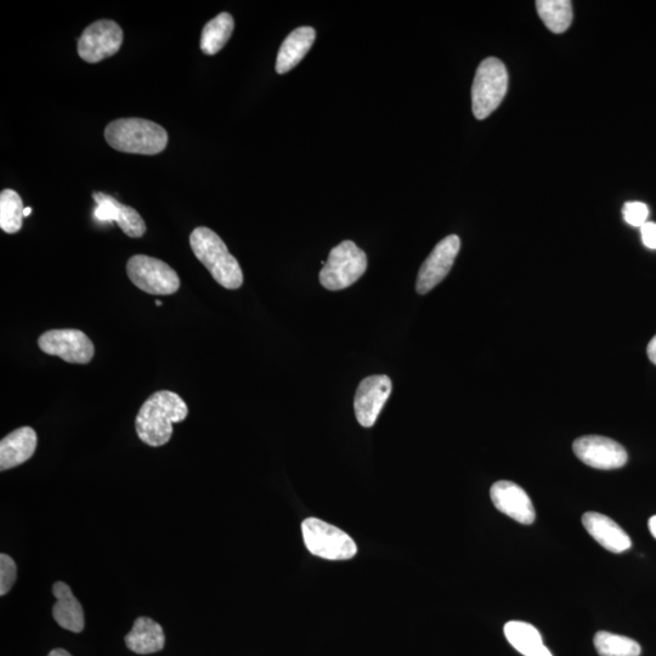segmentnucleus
Here are the masks:
<instances>
[{"mask_svg":"<svg viewBox=\"0 0 656 656\" xmlns=\"http://www.w3.org/2000/svg\"><path fill=\"white\" fill-rule=\"evenodd\" d=\"M188 415V405L178 394L161 390L141 406L135 418V429L143 443L158 448L171 440L173 424L183 422Z\"/></svg>","mask_w":656,"mask_h":656,"instance_id":"nucleus-1","label":"nucleus"},{"mask_svg":"<svg viewBox=\"0 0 656 656\" xmlns=\"http://www.w3.org/2000/svg\"><path fill=\"white\" fill-rule=\"evenodd\" d=\"M105 139L112 149L124 154L158 155L168 145L167 130L143 118H121L105 129Z\"/></svg>","mask_w":656,"mask_h":656,"instance_id":"nucleus-2","label":"nucleus"},{"mask_svg":"<svg viewBox=\"0 0 656 656\" xmlns=\"http://www.w3.org/2000/svg\"><path fill=\"white\" fill-rule=\"evenodd\" d=\"M190 246L197 259L205 265L213 279L228 290L243 285V273L237 259L213 230L201 226L192 231Z\"/></svg>","mask_w":656,"mask_h":656,"instance_id":"nucleus-3","label":"nucleus"},{"mask_svg":"<svg viewBox=\"0 0 656 656\" xmlns=\"http://www.w3.org/2000/svg\"><path fill=\"white\" fill-rule=\"evenodd\" d=\"M508 73L499 59L488 58L479 65L472 87V110L477 120L488 118L505 99Z\"/></svg>","mask_w":656,"mask_h":656,"instance_id":"nucleus-4","label":"nucleus"},{"mask_svg":"<svg viewBox=\"0 0 656 656\" xmlns=\"http://www.w3.org/2000/svg\"><path fill=\"white\" fill-rule=\"evenodd\" d=\"M305 547L316 557L328 561H347L358 553L355 541L343 530L318 518L305 519L302 524Z\"/></svg>","mask_w":656,"mask_h":656,"instance_id":"nucleus-5","label":"nucleus"},{"mask_svg":"<svg viewBox=\"0 0 656 656\" xmlns=\"http://www.w3.org/2000/svg\"><path fill=\"white\" fill-rule=\"evenodd\" d=\"M367 269V256L353 241H343L333 248L320 271L321 285L341 291L355 284Z\"/></svg>","mask_w":656,"mask_h":656,"instance_id":"nucleus-6","label":"nucleus"},{"mask_svg":"<svg viewBox=\"0 0 656 656\" xmlns=\"http://www.w3.org/2000/svg\"><path fill=\"white\" fill-rule=\"evenodd\" d=\"M127 274L139 290L154 296H169L179 291L177 271L162 260L138 254L128 260Z\"/></svg>","mask_w":656,"mask_h":656,"instance_id":"nucleus-7","label":"nucleus"},{"mask_svg":"<svg viewBox=\"0 0 656 656\" xmlns=\"http://www.w3.org/2000/svg\"><path fill=\"white\" fill-rule=\"evenodd\" d=\"M123 44V31L117 22L99 20L89 25L78 39V55L88 64H98L118 53Z\"/></svg>","mask_w":656,"mask_h":656,"instance_id":"nucleus-8","label":"nucleus"},{"mask_svg":"<svg viewBox=\"0 0 656 656\" xmlns=\"http://www.w3.org/2000/svg\"><path fill=\"white\" fill-rule=\"evenodd\" d=\"M42 352L65 360L70 364H89L95 348L86 333L79 330H50L38 338Z\"/></svg>","mask_w":656,"mask_h":656,"instance_id":"nucleus-9","label":"nucleus"},{"mask_svg":"<svg viewBox=\"0 0 656 656\" xmlns=\"http://www.w3.org/2000/svg\"><path fill=\"white\" fill-rule=\"evenodd\" d=\"M573 450L585 465L603 471L624 467L629 458L624 446L616 443L615 440L598 435H587L576 439Z\"/></svg>","mask_w":656,"mask_h":656,"instance_id":"nucleus-10","label":"nucleus"},{"mask_svg":"<svg viewBox=\"0 0 656 656\" xmlns=\"http://www.w3.org/2000/svg\"><path fill=\"white\" fill-rule=\"evenodd\" d=\"M461 240L456 235H450L441 240L429 257L424 260L418 273L416 290L420 294L431 292L450 273L458 252Z\"/></svg>","mask_w":656,"mask_h":656,"instance_id":"nucleus-11","label":"nucleus"},{"mask_svg":"<svg viewBox=\"0 0 656 656\" xmlns=\"http://www.w3.org/2000/svg\"><path fill=\"white\" fill-rule=\"evenodd\" d=\"M392 381L386 375L365 378L356 390L354 409L356 420L365 428H371L392 393Z\"/></svg>","mask_w":656,"mask_h":656,"instance_id":"nucleus-12","label":"nucleus"},{"mask_svg":"<svg viewBox=\"0 0 656 656\" xmlns=\"http://www.w3.org/2000/svg\"><path fill=\"white\" fill-rule=\"evenodd\" d=\"M490 497L497 510L520 524H533L536 514L533 502L519 485L501 480L491 486Z\"/></svg>","mask_w":656,"mask_h":656,"instance_id":"nucleus-13","label":"nucleus"},{"mask_svg":"<svg viewBox=\"0 0 656 656\" xmlns=\"http://www.w3.org/2000/svg\"><path fill=\"white\" fill-rule=\"evenodd\" d=\"M93 199L98 205L94 211L95 219L100 222H116L123 233L132 239L144 236L146 224L133 207L123 205L115 197L104 194V192H94Z\"/></svg>","mask_w":656,"mask_h":656,"instance_id":"nucleus-14","label":"nucleus"},{"mask_svg":"<svg viewBox=\"0 0 656 656\" xmlns=\"http://www.w3.org/2000/svg\"><path fill=\"white\" fill-rule=\"evenodd\" d=\"M582 524L587 533L609 552L622 553L632 547V541L626 531L604 514L587 512L582 517Z\"/></svg>","mask_w":656,"mask_h":656,"instance_id":"nucleus-15","label":"nucleus"},{"mask_svg":"<svg viewBox=\"0 0 656 656\" xmlns=\"http://www.w3.org/2000/svg\"><path fill=\"white\" fill-rule=\"evenodd\" d=\"M37 433L31 427H22L0 441V471H9L30 460L37 449Z\"/></svg>","mask_w":656,"mask_h":656,"instance_id":"nucleus-16","label":"nucleus"},{"mask_svg":"<svg viewBox=\"0 0 656 656\" xmlns=\"http://www.w3.org/2000/svg\"><path fill=\"white\" fill-rule=\"evenodd\" d=\"M316 32L313 27L303 26L294 30L282 43L277 54L276 72L285 75L301 62L315 42Z\"/></svg>","mask_w":656,"mask_h":656,"instance_id":"nucleus-17","label":"nucleus"},{"mask_svg":"<svg viewBox=\"0 0 656 656\" xmlns=\"http://www.w3.org/2000/svg\"><path fill=\"white\" fill-rule=\"evenodd\" d=\"M56 603L53 616L56 622L67 631L79 633L84 630V613L81 603L73 595L69 585L58 581L53 586Z\"/></svg>","mask_w":656,"mask_h":656,"instance_id":"nucleus-18","label":"nucleus"},{"mask_svg":"<svg viewBox=\"0 0 656 656\" xmlns=\"http://www.w3.org/2000/svg\"><path fill=\"white\" fill-rule=\"evenodd\" d=\"M166 643L162 626L150 618L135 620L132 631L126 636V644L132 652L146 655L161 652Z\"/></svg>","mask_w":656,"mask_h":656,"instance_id":"nucleus-19","label":"nucleus"},{"mask_svg":"<svg viewBox=\"0 0 656 656\" xmlns=\"http://www.w3.org/2000/svg\"><path fill=\"white\" fill-rule=\"evenodd\" d=\"M505 636L514 649L524 656H553L545 646L541 633L535 626L524 621H510L505 627Z\"/></svg>","mask_w":656,"mask_h":656,"instance_id":"nucleus-20","label":"nucleus"},{"mask_svg":"<svg viewBox=\"0 0 656 656\" xmlns=\"http://www.w3.org/2000/svg\"><path fill=\"white\" fill-rule=\"evenodd\" d=\"M235 21L229 13H222L203 28L200 47L203 54L216 55L233 36Z\"/></svg>","mask_w":656,"mask_h":656,"instance_id":"nucleus-21","label":"nucleus"},{"mask_svg":"<svg viewBox=\"0 0 656 656\" xmlns=\"http://www.w3.org/2000/svg\"><path fill=\"white\" fill-rule=\"evenodd\" d=\"M537 13L553 33L561 35L573 22V4L569 0H537Z\"/></svg>","mask_w":656,"mask_h":656,"instance_id":"nucleus-22","label":"nucleus"},{"mask_svg":"<svg viewBox=\"0 0 656 656\" xmlns=\"http://www.w3.org/2000/svg\"><path fill=\"white\" fill-rule=\"evenodd\" d=\"M25 208L18 192L5 189L0 194V228L7 234H16L22 228Z\"/></svg>","mask_w":656,"mask_h":656,"instance_id":"nucleus-23","label":"nucleus"},{"mask_svg":"<svg viewBox=\"0 0 656 656\" xmlns=\"http://www.w3.org/2000/svg\"><path fill=\"white\" fill-rule=\"evenodd\" d=\"M595 647L601 656H639L642 653L641 646L633 639L607 631L597 633Z\"/></svg>","mask_w":656,"mask_h":656,"instance_id":"nucleus-24","label":"nucleus"},{"mask_svg":"<svg viewBox=\"0 0 656 656\" xmlns=\"http://www.w3.org/2000/svg\"><path fill=\"white\" fill-rule=\"evenodd\" d=\"M622 216L627 224L642 228L648 222L649 208L643 202H627L622 208Z\"/></svg>","mask_w":656,"mask_h":656,"instance_id":"nucleus-25","label":"nucleus"},{"mask_svg":"<svg viewBox=\"0 0 656 656\" xmlns=\"http://www.w3.org/2000/svg\"><path fill=\"white\" fill-rule=\"evenodd\" d=\"M16 581V564L8 554H0V596H5Z\"/></svg>","mask_w":656,"mask_h":656,"instance_id":"nucleus-26","label":"nucleus"},{"mask_svg":"<svg viewBox=\"0 0 656 656\" xmlns=\"http://www.w3.org/2000/svg\"><path fill=\"white\" fill-rule=\"evenodd\" d=\"M643 245L649 250H656V223L647 222L641 228Z\"/></svg>","mask_w":656,"mask_h":656,"instance_id":"nucleus-27","label":"nucleus"},{"mask_svg":"<svg viewBox=\"0 0 656 656\" xmlns=\"http://www.w3.org/2000/svg\"><path fill=\"white\" fill-rule=\"evenodd\" d=\"M647 353L649 360L656 365V336L649 342Z\"/></svg>","mask_w":656,"mask_h":656,"instance_id":"nucleus-28","label":"nucleus"},{"mask_svg":"<svg viewBox=\"0 0 656 656\" xmlns=\"http://www.w3.org/2000/svg\"><path fill=\"white\" fill-rule=\"evenodd\" d=\"M648 527H649L650 533H652V535L656 539V516L649 519Z\"/></svg>","mask_w":656,"mask_h":656,"instance_id":"nucleus-29","label":"nucleus"},{"mask_svg":"<svg viewBox=\"0 0 656 656\" xmlns=\"http://www.w3.org/2000/svg\"><path fill=\"white\" fill-rule=\"evenodd\" d=\"M48 656H72L69 652H66L64 649H54L49 653Z\"/></svg>","mask_w":656,"mask_h":656,"instance_id":"nucleus-30","label":"nucleus"},{"mask_svg":"<svg viewBox=\"0 0 656 656\" xmlns=\"http://www.w3.org/2000/svg\"><path fill=\"white\" fill-rule=\"evenodd\" d=\"M31 213H32V208L31 207L25 208V212H24L25 217L30 216Z\"/></svg>","mask_w":656,"mask_h":656,"instance_id":"nucleus-31","label":"nucleus"},{"mask_svg":"<svg viewBox=\"0 0 656 656\" xmlns=\"http://www.w3.org/2000/svg\"><path fill=\"white\" fill-rule=\"evenodd\" d=\"M162 304L163 303L161 301H156V305H158V307H162Z\"/></svg>","mask_w":656,"mask_h":656,"instance_id":"nucleus-32","label":"nucleus"}]
</instances>
